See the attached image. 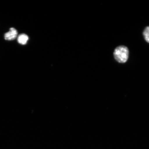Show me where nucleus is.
<instances>
[{"instance_id": "obj_3", "label": "nucleus", "mask_w": 149, "mask_h": 149, "mask_svg": "<svg viewBox=\"0 0 149 149\" xmlns=\"http://www.w3.org/2000/svg\"><path fill=\"white\" fill-rule=\"evenodd\" d=\"M29 40V37L27 35L24 34V33L20 35L17 38L18 42L22 45L26 44Z\"/></svg>"}, {"instance_id": "obj_2", "label": "nucleus", "mask_w": 149, "mask_h": 149, "mask_svg": "<svg viewBox=\"0 0 149 149\" xmlns=\"http://www.w3.org/2000/svg\"><path fill=\"white\" fill-rule=\"evenodd\" d=\"M18 32L14 28H11L9 32L6 33L4 38L6 40H12L15 39L17 37Z\"/></svg>"}, {"instance_id": "obj_1", "label": "nucleus", "mask_w": 149, "mask_h": 149, "mask_svg": "<svg viewBox=\"0 0 149 149\" xmlns=\"http://www.w3.org/2000/svg\"><path fill=\"white\" fill-rule=\"evenodd\" d=\"M113 56L115 59L118 62L125 63L127 61L129 56L128 48L125 46H119L115 49Z\"/></svg>"}, {"instance_id": "obj_4", "label": "nucleus", "mask_w": 149, "mask_h": 149, "mask_svg": "<svg viewBox=\"0 0 149 149\" xmlns=\"http://www.w3.org/2000/svg\"><path fill=\"white\" fill-rule=\"evenodd\" d=\"M143 34L145 40L149 43V26L145 28Z\"/></svg>"}]
</instances>
